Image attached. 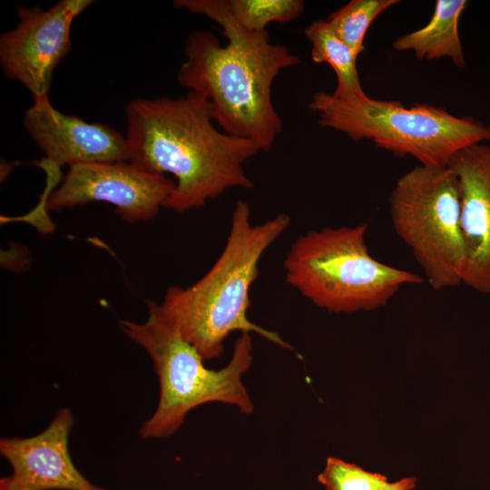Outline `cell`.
I'll list each match as a JSON object with an SVG mask.
<instances>
[{"instance_id":"13","label":"cell","mask_w":490,"mask_h":490,"mask_svg":"<svg viewBox=\"0 0 490 490\" xmlns=\"http://www.w3.org/2000/svg\"><path fill=\"white\" fill-rule=\"evenodd\" d=\"M466 5V0H437L429 22L394 40L393 49L413 51L418 59L429 61L447 57L455 65L464 68L466 60L458 23Z\"/></svg>"},{"instance_id":"7","label":"cell","mask_w":490,"mask_h":490,"mask_svg":"<svg viewBox=\"0 0 490 490\" xmlns=\"http://www.w3.org/2000/svg\"><path fill=\"white\" fill-rule=\"evenodd\" d=\"M392 225L436 290L462 283L466 249L458 180L448 166L418 165L397 181L388 198Z\"/></svg>"},{"instance_id":"4","label":"cell","mask_w":490,"mask_h":490,"mask_svg":"<svg viewBox=\"0 0 490 490\" xmlns=\"http://www.w3.org/2000/svg\"><path fill=\"white\" fill-rule=\"evenodd\" d=\"M122 332L152 360L160 395L152 415L142 424V438H165L176 433L188 414L208 403H223L250 415L254 404L241 377L253 360L250 333H240L229 363L220 368L205 366L200 352L181 335L160 303L147 301L143 322L121 320Z\"/></svg>"},{"instance_id":"1","label":"cell","mask_w":490,"mask_h":490,"mask_svg":"<svg viewBox=\"0 0 490 490\" xmlns=\"http://www.w3.org/2000/svg\"><path fill=\"white\" fill-rule=\"evenodd\" d=\"M173 5L201 15L222 30L221 45L211 32L194 31L185 40L180 85L204 97L214 122L226 133L271 149L282 132L272 101L279 73L299 63L288 47L272 44L268 31L253 32L232 15L228 0H175Z\"/></svg>"},{"instance_id":"2","label":"cell","mask_w":490,"mask_h":490,"mask_svg":"<svg viewBox=\"0 0 490 490\" xmlns=\"http://www.w3.org/2000/svg\"><path fill=\"white\" fill-rule=\"evenodd\" d=\"M125 114L129 162L174 178L164 208L182 213L229 189L253 187L244 163L260 148L218 129L204 97L188 92L177 98H137L125 106Z\"/></svg>"},{"instance_id":"11","label":"cell","mask_w":490,"mask_h":490,"mask_svg":"<svg viewBox=\"0 0 490 490\" xmlns=\"http://www.w3.org/2000/svg\"><path fill=\"white\" fill-rule=\"evenodd\" d=\"M447 166L459 184L466 249L462 283L490 294V145L479 142L464 147L451 157Z\"/></svg>"},{"instance_id":"17","label":"cell","mask_w":490,"mask_h":490,"mask_svg":"<svg viewBox=\"0 0 490 490\" xmlns=\"http://www.w3.org/2000/svg\"><path fill=\"white\" fill-rule=\"evenodd\" d=\"M318 481L326 490H381L388 485L387 476L367 471L337 457H328Z\"/></svg>"},{"instance_id":"14","label":"cell","mask_w":490,"mask_h":490,"mask_svg":"<svg viewBox=\"0 0 490 490\" xmlns=\"http://www.w3.org/2000/svg\"><path fill=\"white\" fill-rule=\"evenodd\" d=\"M305 35L311 44V59L317 64H328L337 76L336 96L362 94L357 70L358 54L332 30L326 20L314 21L305 28Z\"/></svg>"},{"instance_id":"16","label":"cell","mask_w":490,"mask_h":490,"mask_svg":"<svg viewBox=\"0 0 490 490\" xmlns=\"http://www.w3.org/2000/svg\"><path fill=\"white\" fill-rule=\"evenodd\" d=\"M228 3L236 21L253 32L266 31L271 22H290L304 10L301 0H228Z\"/></svg>"},{"instance_id":"6","label":"cell","mask_w":490,"mask_h":490,"mask_svg":"<svg viewBox=\"0 0 490 490\" xmlns=\"http://www.w3.org/2000/svg\"><path fill=\"white\" fill-rule=\"evenodd\" d=\"M309 107L323 128L343 132L358 142L368 140L398 157L411 156L420 165L447 166L460 149L490 141V124L456 117L426 103L409 107L397 101L358 95L316 93Z\"/></svg>"},{"instance_id":"15","label":"cell","mask_w":490,"mask_h":490,"mask_svg":"<svg viewBox=\"0 0 490 490\" xmlns=\"http://www.w3.org/2000/svg\"><path fill=\"white\" fill-rule=\"evenodd\" d=\"M397 0H351L326 19L334 33L358 55L365 49V35L372 22Z\"/></svg>"},{"instance_id":"3","label":"cell","mask_w":490,"mask_h":490,"mask_svg":"<svg viewBox=\"0 0 490 490\" xmlns=\"http://www.w3.org/2000/svg\"><path fill=\"white\" fill-rule=\"evenodd\" d=\"M289 224L286 213L253 224L249 203L239 200L225 246L211 268L192 285L166 290L161 308L204 360L219 358L225 340L235 331L255 333L282 348L295 350L276 332L248 317L250 292L260 259Z\"/></svg>"},{"instance_id":"18","label":"cell","mask_w":490,"mask_h":490,"mask_svg":"<svg viewBox=\"0 0 490 490\" xmlns=\"http://www.w3.org/2000/svg\"><path fill=\"white\" fill-rule=\"evenodd\" d=\"M416 484V477H405L398 481L388 483V485L381 490H412Z\"/></svg>"},{"instance_id":"19","label":"cell","mask_w":490,"mask_h":490,"mask_svg":"<svg viewBox=\"0 0 490 490\" xmlns=\"http://www.w3.org/2000/svg\"><path fill=\"white\" fill-rule=\"evenodd\" d=\"M0 490H24L10 475L0 480Z\"/></svg>"},{"instance_id":"10","label":"cell","mask_w":490,"mask_h":490,"mask_svg":"<svg viewBox=\"0 0 490 490\" xmlns=\"http://www.w3.org/2000/svg\"><path fill=\"white\" fill-rule=\"evenodd\" d=\"M24 127L45 159L48 172L77 163L117 162L130 159L126 136L108 125L91 123L54 107L49 97L34 99Z\"/></svg>"},{"instance_id":"8","label":"cell","mask_w":490,"mask_h":490,"mask_svg":"<svg viewBox=\"0 0 490 490\" xmlns=\"http://www.w3.org/2000/svg\"><path fill=\"white\" fill-rule=\"evenodd\" d=\"M175 182L129 161L77 163L69 167L61 184L42 201L45 211H59L93 201L115 207L126 222L154 218L173 191Z\"/></svg>"},{"instance_id":"12","label":"cell","mask_w":490,"mask_h":490,"mask_svg":"<svg viewBox=\"0 0 490 490\" xmlns=\"http://www.w3.org/2000/svg\"><path fill=\"white\" fill-rule=\"evenodd\" d=\"M73 424V413L64 407L41 433L0 439L11 476L24 490H104L87 480L72 461L68 445Z\"/></svg>"},{"instance_id":"5","label":"cell","mask_w":490,"mask_h":490,"mask_svg":"<svg viewBox=\"0 0 490 490\" xmlns=\"http://www.w3.org/2000/svg\"><path fill=\"white\" fill-rule=\"evenodd\" d=\"M368 223L327 227L300 235L285 261V279L315 306L331 313L370 311L386 306L419 275L382 263L371 256Z\"/></svg>"},{"instance_id":"9","label":"cell","mask_w":490,"mask_h":490,"mask_svg":"<svg viewBox=\"0 0 490 490\" xmlns=\"http://www.w3.org/2000/svg\"><path fill=\"white\" fill-rule=\"evenodd\" d=\"M90 0H61L48 9L17 7L15 27L0 36L4 74L22 83L33 98L48 96L53 74L71 48L75 18Z\"/></svg>"}]
</instances>
